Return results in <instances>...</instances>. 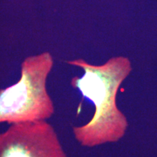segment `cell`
I'll list each match as a JSON object with an SVG mask.
<instances>
[{
	"label": "cell",
	"mask_w": 157,
	"mask_h": 157,
	"mask_svg": "<svg viewBox=\"0 0 157 157\" xmlns=\"http://www.w3.org/2000/svg\"><path fill=\"white\" fill-rule=\"evenodd\" d=\"M67 63L83 70V75L72 77L70 84L95 106L93 117L87 123L72 128L75 140L88 148L119 141L125 135L128 121L118 109L117 95L121 84L132 71L129 60L114 57L95 66L79 58L68 60Z\"/></svg>",
	"instance_id": "1"
},
{
	"label": "cell",
	"mask_w": 157,
	"mask_h": 157,
	"mask_svg": "<svg viewBox=\"0 0 157 157\" xmlns=\"http://www.w3.org/2000/svg\"><path fill=\"white\" fill-rule=\"evenodd\" d=\"M53 66L48 52L24 59L18 81L0 89V124L47 121L53 116L56 109L47 87Z\"/></svg>",
	"instance_id": "2"
},
{
	"label": "cell",
	"mask_w": 157,
	"mask_h": 157,
	"mask_svg": "<svg viewBox=\"0 0 157 157\" xmlns=\"http://www.w3.org/2000/svg\"><path fill=\"white\" fill-rule=\"evenodd\" d=\"M0 157H68L47 121L14 124L0 133Z\"/></svg>",
	"instance_id": "3"
}]
</instances>
